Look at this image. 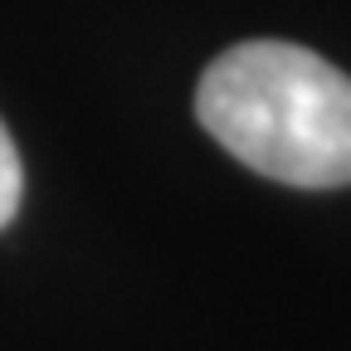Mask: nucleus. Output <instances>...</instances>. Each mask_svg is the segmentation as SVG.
I'll return each instance as SVG.
<instances>
[{"label":"nucleus","mask_w":351,"mask_h":351,"mask_svg":"<svg viewBox=\"0 0 351 351\" xmlns=\"http://www.w3.org/2000/svg\"><path fill=\"white\" fill-rule=\"evenodd\" d=\"M195 117L269 181L351 186V78L302 44L249 39L225 49L195 88Z\"/></svg>","instance_id":"nucleus-1"},{"label":"nucleus","mask_w":351,"mask_h":351,"mask_svg":"<svg viewBox=\"0 0 351 351\" xmlns=\"http://www.w3.org/2000/svg\"><path fill=\"white\" fill-rule=\"evenodd\" d=\"M20 195H25V171H20V152H15V137L0 122V230L15 219L20 210Z\"/></svg>","instance_id":"nucleus-2"}]
</instances>
